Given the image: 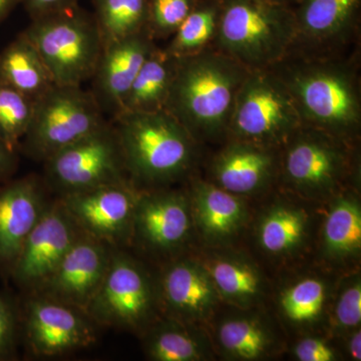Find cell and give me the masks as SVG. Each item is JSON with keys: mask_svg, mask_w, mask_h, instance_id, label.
<instances>
[{"mask_svg": "<svg viewBox=\"0 0 361 361\" xmlns=\"http://www.w3.org/2000/svg\"><path fill=\"white\" fill-rule=\"evenodd\" d=\"M271 70L293 99L302 125L353 142L361 127L357 66L345 54H288Z\"/></svg>", "mask_w": 361, "mask_h": 361, "instance_id": "6da1fadb", "label": "cell"}, {"mask_svg": "<svg viewBox=\"0 0 361 361\" xmlns=\"http://www.w3.org/2000/svg\"><path fill=\"white\" fill-rule=\"evenodd\" d=\"M248 71L215 47L178 59L165 110L199 144L226 140L237 92Z\"/></svg>", "mask_w": 361, "mask_h": 361, "instance_id": "7a4b0ae2", "label": "cell"}, {"mask_svg": "<svg viewBox=\"0 0 361 361\" xmlns=\"http://www.w3.org/2000/svg\"><path fill=\"white\" fill-rule=\"evenodd\" d=\"M111 121L135 187L171 184L194 168L200 144L167 111H123Z\"/></svg>", "mask_w": 361, "mask_h": 361, "instance_id": "3957f363", "label": "cell"}, {"mask_svg": "<svg viewBox=\"0 0 361 361\" xmlns=\"http://www.w3.org/2000/svg\"><path fill=\"white\" fill-rule=\"evenodd\" d=\"M293 8L275 0H220L214 47L248 71L267 70L290 54Z\"/></svg>", "mask_w": 361, "mask_h": 361, "instance_id": "277c9868", "label": "cell"}, {"mask_svg": "<svg viewBox=\"0 0 361 361\" xmlns=\"http://www.w3.org/2000/svg\"><path fill=\"white\" fill-rule=\"evenodd\" d=\"M23 32L39 51L54 85H82L90 80L104 39L92 13L80 4L32 20Z\"/></svg>", "mask_w": 361, "mask_h": 361, "instance_id": "5b68a950", "label": "cell"}, {"mask_svg": "<svg viewBox=\"0 0 361 361\" xmlns=\"http://www.w3.org/2000/svg\"><path fill=\"white\" fill-rule=\"evenodd\" d=\"M353 142L310 126L280 149L279 180L308 198L334 196L353 172Z\"/></svg>", "mask_w": 361, "mask_h": 361, "instance_id": "8992f818", "label": "cell"}, {"mask_svg": "<svg viewBox=\"0 0 361 361\" xmlns=\"http://www.w3.org/2000/svg\"><path fill=\"white\" fill-rule=\"evenodd\" d=\"M106 121L92 92L82 85H54L35 102L32 122L18 149L44 163Z\"/></svg>", "mask_w": 361, "mask_h": 361, "instance_id": "52a82bcc", "label": "cell"}, {"mask_svg": "<svg viewBox=\"0 0 361 361\" xmlns=\"http://www.w3.org/2000/svg\"><path fill=\"white\" fill-rule=\"evenodd\" d=\"M301 125L293 99L276 73L271 68L249 71L237 92L227 139L281 148Z\"/></svg>", "mask_w": 361, "mask_h": 361, "instance_id": "ba28073f", "label": "cell"}, {"mask_svg": "<svg viewBox=\"0 0 361 361\" xmlns=\"http://www.w3.org/2000/svg\"><path fill=\"white\" fill-rule=\"evenodd\" d=\"M42 164L45 182L59 196L130 180L111 121Z\"/></svg>", "mask_w": 361, "mask_h": 361, "instance_id": "9c48e42d", "label": "cell"}, {"mask_svg": "<svg viewBox=\"0 0 361 361\" xmlns=\"http://www.w3.org/2000/svg\"><path fill=\"white\" fill-rule=\"evenodd\" d=\"M155 305L156 294L146 271L114 248L103 282L85 312L97 325L137 330L151 322Z\"/></svg>", "mask_w": 361, "mask_h": 361, "instance_id": "30bf717a", "label": "cell"}, {"mask_svg": "<svg viewBox=\"0 0 361 361\" xmlns=\"http://www.w3.org/2000/svg\"><path fill=\"white\" fill-rule=\"evenodd\" d=\"M140 191L128 180L63 195L59 199L82 232L118 248L132 239Z\"/></svg>", "mask_w": 361, "mask_h": 361, "instance_id": "8fae6325", "label": "cell"}, {"mask_svg": "<svg viewBox=\"0 0 361 361\" xmlns=\"http://www.w3.org/2000/svg\"><path fill=\"white\" fill-rule=\"evenodd\" d=\"M292 8L295 39L289 54H344L357 37L361 0H300Z\"/></svg>", "mask_w": 361, "mask_h": 361, "instance_id": "7c38bea8", "label": "cell"}, {"mask_svg": "<svg viewBox=\"0 0 361 361\" xmlns=\"http://www.w3.org/2000/svg\"><path fill=\"white\" fill-rule=\"evenodd\" d=\"M96 323L85 310L32 293L25 305L28 345L39 356L63 355L97 341Z\"/></svg>", "mask_w": 361, "mask_h": 361, "instance_id": "4fadbf2b", "label": "cell"}, {"mask_svg": "<svg viewBox=\"0 0 361 361\" xmlns=\"http://www.w3.org/2000/svg\"><path fill=\"white\" fill-rule=\"evenodd\" d=\"M82 231L61 200L47 204L11 266L14 281L30 292L47 279Z\"/></svg>", "mask_w": 361, "mask_h": 361, "instance_id": "5bb4252c", "label": "cell"}, {"mask_svg": "<svg viewBox=\"0 0 361 361\" xmlns=\"http://www.w3.org/2000/svg\"><path fill=\"white\" fill-rule=\"evenodd\" d=\"M113 250L82 232L51 276L32 293L85 311L103 282Z\"/></svg>", "mask_w": 361, "mask_h": 361, "instance_id": "9a60e30c", "label": "cell"}, {"mask_svg": "<svg viewBox=\"0 0 361 361\" xmlns=\"http://www.w3.org/2000/svg\"><path fill=\"white\" fill-rule=\"evenodd\" d=\"M189 195L173 190L140 191L132 239L155 253H172L189 240L193 230Z\"/></svg>", "mask_w": 361, "mask_h": 361, "instance_id": "2e32d148", "label": "cell"}, {"mask_svg": "<svg viewBox=\"0 0 361 361\" xmlns=\"http://www.w3.org/2000/svg\"><path fill=\"white\" fill-rule=\"evenodd\" d=\"M158 45L148 30L104 44L89 90L104 115L114 120L123 111V101L140 68Z\"/></svg>", "mask_w": 361, "mask_h": 361, "instance_id": "e0dca14e", "label": "cell"}, {"mask_svg": "<svg viewBox=\"0 0 361 361\" xmlns=\"http://www.w3.org/2000/svg\"><path fill=\"white\" fill-rule=\"evenodd\" d=\"M211 161L210 182L237 196L257 193L279 179L280 149L227 139Z\"/></svg>", "mask_w": 361, "mask_h": 361, "instance_id": "ac0fdd59", "label": "cell"}, {"mask_svg": "<svg viewBox=\"0 0 361 361\" xmlns=\"http://www.w3.org/2000/svg\"><path fill=\"white\" fill-rule=\"evenodd\" d=\"M159 295L167 317L193 325L212 314L219 294L203 263L179 259L164 271Z\"/></svg>", "mask_w": 361, "mask_h": 361, "instance_id": "d6986e66", "label": "cell"}, {"mask_svg": "<svg viewBox=\"0 0 361 361\" xmlns=\"http://www.w3.org/2000/svg\"><path fill=\"white\" fill-rule=\"evenodd\" d=\"M42 183L35 176L0 184V263L11 267L44 214Z\"/></svg>", "mask_w": 361, "mask_h": 361, "instance_id": "ffe728a7", "label": "cell"}, {"mask_svg": "<svg viewBox=\"0 0 361 361\" xmlns=\"http://www.w3.org/2000/svg\"><path fill=\"white\" fill-rule=\"evenodd\" d=\"M188 195L194 227L209 242L229 241L245 225L248 212L241 197L197 178Z\"/></svg>", "mask_w": 361, "mask_h": 361, "instance_id": "44dd1931", "label": "cell"}, {"mask_svg": "<svg viewBox=\"0 0 361 361\" xmlns=\"http://www.w3.org/2000/svg\"><path fill=\"white\" fill-rule=\"evenodd\" d=\"M0 84L35 102L54 85L39 51L23 32L0 52Z\"/></svg>", "mask_w": 361, "mask_h": 361, "instance_id": "7402d4cb", "label": "cell"}, {"mask_svg": "<svg viewBox=\"0 0 361 361\" xmlns=\"http://www.w3.org/2000/svg\"><path fill=\"white\" fill-rule=\"evenodd\" d=\"M177 63L178 59L157 47L130 85L123 101V111L152 113L165 110Z\"/></svg>", "mask_w": 361, "mask_h": 361, "instance_id": "603a6c76", "label": "cell"}, {"mask_svg": "<svg viewBox=\"0 0 361 361\" xmlns=\"http://www.w3.org/2000/svg\"><path fill=\"white\" fill-rule=\"evenodd\" d=\"M308 229L310 216L305 210L290 204H276L259 220L258 244L268 255L284 257L303 245Z\"/></svg>", "mask_w": 361, "mask_h": 361, "instance_id": "cb8c5ba5", "label": "cell"}, {"mask_svg": "<svg viewBox=\"0 0 361 361\" xmlns=\"http://www.w3.org/2000/svg\"><path fill=\"white\" fill-rule=\"evenodd\" d=\"M325 256L342 261L356 257L361 249V209L353 193L337 195L322 229Z\"/></svg>", "mask_w": 361, "mask_h": 361, "instance_id": "d4e9b609", "label": "cell"}, {"mask_svg": "<svg viewBox=\"0 0 361 361\" xmlns=\"http://www.w3.org/2000/svg\"><path fill=\"white\" fill-rule=\"evenodd\" d=\"M145 348L156 361H196L204 360L207 348L203 336L192 324L166 317L154 323L145 338Z\"/></svg>", "mask_w": 361, "mask_h": 361, "instance_id": "484cf974", "label": "cell"}, {"mask_svg": "<svg viewBox=\"0 0 361 361\" xmlns=\"http://www.w3.org/2000/svg\"><path fill=\"white\" fill-rule=\"evenodd\" d=\"M220 298L238 306L255 302L263 290V280L257 268L245 259L217 256L203 263Z\"/></svg>", "mask_w": 361, "mask_h": 361, "instance_id": "4316f807", "label": "cell"}, {"mask_svg": "<svg viewBox=\"0 0 361 361\" xmlns=\"http://www.w3.org/2000/svg\"><path fill=\"white\" fill-rule=\"evenodd\" d=\"M219 16L220 0H199L164 49L174 58L182 59L213 47Z\"/></svg>", "mask_w": 361, "mask_h": 361, "instance_id": "83f0119b", "label": "cell"}, {"mask_svg": "<svg viewBox=\"0 0 361 361\" xmlns=\"http://www.w3.org/2000/svg\"><path fill=\"white\" fill-rule=\"evenodd\" d=\"M94 20L104 44L147 28L149 0H92Z\"/></svg>", "mask_w": 361, "mask_h": 361, "instance_id": "f1b7e54d", "label": "cell"}, {"mask_svg": "<svg viewBox=\"0 0 361 361\" xmlns=\"http://www.w3.org/2000/svg\"><path fill=\"white\" fill-rule=\"evenodd\" d=\"M218 339L228 355L242 360H254L269 353L274 344L272 334L256 318L239 317L221 324Z\"/></svg>", "mask_w": 361, "mask_h": 361, "instance_id": "f546056e", "label": "cell"}, {"mask_svg": "<svg viewBox=\"0 0 361 361\" xmlns=\"http://www.w3.org/2000/svg\"><path fill=\"white\" fill-rule=\"evenodd\" d=\"M326 295V285L322 280L304 278L282 292L280 306L291 322L310 323L322 314Z\"/></svg>", "mask_w": 361, "mask_h": 361, "instance_id": "4dcf8cb0", "label": "cell"}, {"mask_svg": "<svg viewBox=\"0 0 361 361\" xmlns=\"http://www.w3.org/2000/svg\"><path fill=\"white\" fill-rule=\"evenodd\" d=\"M35 101L18 90L0 84V140L18 152L30 122Z\"/></svg>", "mask_w": 361, "mask_h": 361, "instance_id": "1f68e13d", "label": "cell"}, {"mask_svg": "<svg viewBox=\"0 0 361 361\" xmlns=\"http://www.w3.org/2000/svg\"><path fill=\"white\" fill-rule=\"evenodd\" d=\"M199 0H149L147 30L154 39H170Z\"/></svg>", "mask_w": 361, "mask_h": 361, "instance_id": "d6a6232c", "label": "cell"}, {"mask_svg": "<svg viewBox=\"0 0 361 361\" xmlns=\"http://www.w3.org/2000/svg\"><path fill=\"white\" fill-rule=\"evenodd\" d=\"M334 323L338 329H353L361 322V286L360 280L349 283L339 294L334 310Z\"/></svg>", "mask_w": 361, "mask_h": 361, "instance_id": "836d02e7", "label": "cell"}, {"mask_svg": "<svg viewBox=\"0 0 361 361\" xmlns=\"http://www.w3.org/2000/svg\"><path fill=\"white\" fill-rule=\"evenodd\" d=\"M16 318L11 303L0 295V360L9 357L14 350Z\"/></svg>", "mask_w": 361, "mask_h": 361, "instance_id": "e575fe53", "label": "cell"}, {"mask_svg": "<svg viewBox=\"0 0 361 361\" xmlns=\"http://www.w3.org/2000/svg\"><path fill=\"white\" fill-rule=\"evenodd\" d=\"M294 355L300 361H332L336 360L334 349L326 341L307 337L297 343Z\"/></svg>", "mask_w": 361, "mask_h": 361, "instance_id": "d590c367", "label": "cell"}, {"mask_svg": "<svg viewBox=\"0 0 361 361\" xmlns=\"http://www.w3.org/2000/svg\"><path fill=\"white\" fill-rule=\"evenodd\" d=\"M80 0H21L30 20L78 6Z\"/></svg>", "mask_w": 361, "mask_h": 361, "instance_id": "8d00e7d4", "label": "cell"}, {"mask_svg": "<svg viewBox=\"0 0 361 361\" xmlns=\"http://www.w3.org/2000/svg\"><path fill=\"white\" fill-rule=\"evenodd\" d=\"M18 152L13 151L0 140V184L11 179L18 165Z\"/></svg>", "mask_w": 361, "mask_h": 361, "instance_id": "74e56055", "label": "cell"}, {"mask_svg": "<svg viewBox=\"0 0 361 361\" xmlns=\"http://www.w3.org/2000/svg\"><path fill=\"white\" fill-rule=\"evenodd\" d=\"M348 349L349 355L353 360H361V332L360 330H356L355 334L349 338Z\"/></svg>", "mask_w": 361, "mask_h": 361, "instance_id": "f35d334b", "label": "cell"}, {"mask_svg": "<svg viewBox=\"0 0 361 361\" xmlns=\"http://www.w3.org/2000/svg\"><path fill=\"white\" fill-rule=\"evenodd\" d=\"M18 4H21V0H0V23L8 18Z\"/></svg>", "mask_w": 361, "mask_h": 361, "instance_id": "ab89813d", "label": "cell"}, {"mask_svg": "<svg viewBox=\"0 0 361 361\" xmlns=\"http://www.w3.org/2000/svg\"><path fill=\"white\" fill-rule=\"evenodd\" d=\"M275 1L280 2V4H286V6H289L293 7L295 4H298L300 0H275Z\"/></svg>", "mask_w": 361, "mask_h": 361, "instance_id": "60d3db41", "label": "cell"}]
</instances>
